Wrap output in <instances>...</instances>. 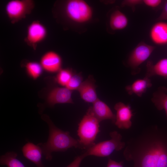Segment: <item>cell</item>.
<instances>
[{
  "mask_svg": "<svg viewBox=\"0 0 167 167\" xmlns=\"http://www.w3.org/2000/svg\"><path fill=\"white\" fill-rule=\"evenodd\" d=\"M157 131H147L126 148L124 155L134 161V167H167V142Z\"/></svg>",
  "mask_w": 167,
  "mask_h": 167,
  "instance_id": "6da1fadb",
  "label": "cell"
},
{
  "mask_svg": "<svg viewBox=\"0 0 167 167\" xmlns=\"http://www.w3.org/2000/svg\"><path fill=\"white\" fill-rule=\"evenodd\" d=\"M41 118L48 125L49 136L45 143L37 145L41 147L46 159L51 161L53 152L65 151L73 147L79 148V141L71 137L68 131L57 127L46 114L43 115Z\"/></svg>",
  "mask_w": 167,
  "mask_h": 167,
  "instance_id": "7a4b0ae2",
  "label": "cell"
},
{
  "mask_svg": "<svg viewBox=\"0 0 167 167\" xmlns=\"http://www.w3.org/2000/svg\"><path fill=\"white\" fill-rule=\"evenodd\" d=\"M99 123L89 108L78 125L77 132L79 148L87 149L95 143L100 131Z\"/></svg>",
  "mask_w": 167,
  "mask_h": 167,
  "instance_id": "3957f363",
  "label": "cell"
},
{
  "mask_svg": "<svg viewBox=\"0 0 167 167\" xmlns=\"http://www.w3.org/2000/svg\"><path fill=\"white\" fill-rule=\"evenodd\" d=\"M110 139L95 143L86 149L83 154L84 156L85 157L89 156H108L114 151L121 150L125 147V143L121 141L122 136L118 132H112L110 133Z\"/></svg>",
  "mask_w": 167,
  "mask_h": 167,
  "instance_id": "277c9868",
  "label": "cell"
},
{
  "mask_svg": "<svg viewBox=\"0 0 167 167\" xmlns=\"http://www.w3.org/2000/svg\"><path fill=\"white\" fill-rule=\"evenodd\" d=\"M66 15L71 21L77 23L83 24L89 21L92 16L91 7L83 0H70L65 6Z\"/></svg>",
  "mask_w": 167,
  "mask_h": 167,
  "instance_id": "5b68a950",
  "label": "cell"
},
{
  "mask_svg": "<svg viewBox=\"0 0 167 167\" xmlns=\"http://www.w3.org/2000/svg\"><path fill=\"white\" fill-rule=\"evenodd\" d=\"M156 47L143 41L139 42L130 54L127 63L132 70L131 74L135 75L140 71L139 66L150 56Z\"/></svg>",
  "mask_w": 167,
  "mask_h": 167,
  "instance_id": "8992f818",
  "label": "cell"
},
{
  "mask_svg": "<svg viewBox=\"0 0 167 167\" xmlns=\"http://www.w3.org/2000/svg\"><path fill=\"white\" fill-rule=\"evenodd\" d=\"M114 109L116 111L115 124L121 129H128L132 125L133 114L130 106L121 102L116 104Z\"/></svg>",
  "mask_w": 167,
  "mask_h": 167,
  "instance_id": "52a82bcc",
  "label": "cell"
},
{
  "mask_svg": "<svg viewBox=\"0 0 167 167\" xmlns=\"http://www.w3.org/2000/svg\"><path fill=\"white\" fill-rule=\"evenodd\" d=\"M95 82L93 76L90 75L83 81L77 90L81 98L85 102L93 103L98 99Z\"/></svg>",
  "mask_w": 167,
  "mask_h": 167,
  "instance_id": "ba28073f",
  "label": "cell"
},
{
  "mask_svg": "<svg viewBox=\"0 0 167 167\" xmlns=\"http://www.w3.org/2000/svg\"><path fill=\"white\" fill-rule=\"evenodd\" d=\"M90 107L94 116L100 122L105 120H110L114 124L116 115L112 112L109 106L105 102L98 99Z\"/></svg>",
  "mask_w": 167,
  "mask_h": 167,
  "instance_id": "9c48e42d",
  "label": "cell"
},
{
  "mask_svg": "<svg viewBox=\"0 0 167 167\" xmlns=\"http://www.w3.org/2000/svg\"><path fill=\"white\" fill-rule=\"evenodd\" d=\"M62 63V59L59 55L55 52L50 51L42 57L40 64L46 71L54 73L61 70Z\"/></svg>",
  "mask_w": 167,
  "mask_h": 167,
  "instance_id": "30bf717a",
  "label": "cell"
},
{
  "mask_svg": "<svg viewBox=\"0 0 167 167\" xmlns=\"http://www.w3.org/2000/svg\"><path fill=\"white\" fill-rule=\"evenodd\" d=\"M151 40L154 44L159 45L167 44V23L159 21L152 27L149 32Z\"/></svg>",
  "mask_w": 167,
  "mask_h": 167,
  "instance_id": "8fae6325",
  "label": "cell"
},
{
  "mask_svg": "<svg viewBox=\"0 0 167 167\" xmlns=\"http://www.w3.org/2000/svg\"><path fill=\"white\" fill-rule=\"evenodd\" d=\"M72 92L66 87L55 88L49 94L48 102L51 106L57 104L73 103Z\"/></svg>",
  "mask_w": 167,
  "mask_h": 167,
  "instance_id": "7c38bea8",
  "label": "cell"
},
{
  "mask_svg": "<svg viewBox=\"0 0 167 167\" xmlns=\"http://www.w3.org/2000/svg\"><path fill=\"white\" fill-rule=\"evenodd\" d=\"M22 151L24 156L37 167H45L42 162V150L37 144L28 142L22 147Z\"/></svg>",
  "mask_w": 167,
  "mask_h": 167,
  "instance_id": "4fadbf2b",
  "label": "cell"
},
{
  "mask_svg": "<svg viewBox=\"0 0 167 167\" xmlns=\"http://www.w3.org/2000/svg\"><path fill=\"white\" fill-rule=\"evenodd\" d=\"M26 1L13 0L9 1L6 6V13L11 19L16 20L24 16L27 10Z\"/></svg>",
  "mask_w": 167,
  "mask_h": 167,
  "instance_id": "5bb4252c",
  "label": "cell"
},
{
  "mask_svg": "<svg viewBox=\"0 0 167 167\" xmlns=\"http://www.w3.org/2000/svg\"><path fill=\"white\" fill-rule=\"evenodd\" d=\"M46 35V30L45 27L38 21H34L30 24L28 28L27 39L30 43L36 44L42 41Z\"/></svg>",
  "mask_w": 167,
  "mask_h": 167,
  "instance_id": "9a60e30c",
  "label": "cell"
},
{
  "mask_svg": "<svg viewBox=\"0 0 167 167\" xmlns=\"http://www.w3.org/2000/svg\"><path fill=\"white\" fill-rule=\"evenodd\" d=\"M146 66V72L145 76L150 78L157 75L167 79V58H162L155 63L148 61Z\"/></svg>",
  "mask_w": 167,
  "mask_h": 167,
  "instance_id": "2e32d148",
  "label": "cell"
},
{
  "mask_svg": "<svg viewBox=\"0 0 167 167\" xmlns=\"http://www.w3.org/2000/svg\"><path fill=\"white\" fill-rule=\"evenodd\" d=\"M152 85L150 78L145 76L143 78L136 79L131 84L126 86L125 89L129 95L134 94L140 97Z\"/></svg>",
  "mask_w": 167,
  "mask_h": 167,
  "instance_id": "e0dca14e",
  "label": "cell"
},
{
  "mask_svg": "<svg viewBox=\"0 0 167 167\" xmlns=\"http://www.w3.org/2000/svg\"><path fill=\"white\" fill-rule=\"evenodd\" d=\"M151 101L157 109L165 110L167 118V88L159 87L153 93Z\"/></svg>",
  "mask_w": 167,
  "mask_h": 167,
  "instance_id": "ac0fdd59",
  "label": "cell"
},
{
  "mask_svg": "<svg viewBox=\"0 0 167 167\" xmlns=\"http://www.w3.org/2000/svg\"><path fill=\"white\" fill-rule=\"evenodd\" d=\"M128 24L126 16L119 10L114 11L111 14L109 19L110 26L113 30H119L125 29Z\"/></svg>",
  "mask_w": 167,
  "mask_h": 167,
  "instance_id": "d6986e66",
  "label": "cell"
},
{
  "mask_svg": "<svg viewBox=\"0 0 167 167\" xmlns=\"http://www.w3.org/2000/svg\"><path fill=\"white\" fill-rule=\"evenodd\" d=\"M17 153L10 151L0 156V164L7 167H25L24 165L17 158Z\"/></svg>",
  "mask_w": 167,
  "mask_h": 167,
  "instance_id": "ffe728a7",
  "label": "cell"
},
{
  "mask_svg": "<svg viewBox=\"0 0 167 167\" xmlns=\"http://www.w3.org/2000/svg\"><path fill=\"white\" fill-rule=\"evenodd\" d=\"M26 67L28 73L33 79L37 78L42 73L43 68L41 64L37 62H29Z\"/></svg>",
  "mask_w": 167,
  "mask_h": 167,
  "instance_id": "44dd1931",
  "label": "cell"
},
{
  "mask_svg": "<svg viewBox=\"0 0 167 167\" xmlns=\"http://www.w3.org/2000/svg\"><path fill=\"white\" fill-rule=\"evenodd\" d=\"M72 71L68 69H61L57 77L58 83L61 85L66 86L73 75Z\"/></svg>",
  "mask_w": 167,
  "mask_h": 167,
  "instance_id": "7402d4cb",
  "label": "cell"
},
{
  "mask_svg": "<svg viewBox=\"0 0 167 167\" xmlns=\"http://www.w3.org/2000/svg\"><path fill=\"white\" fill-rule=\"evenodd\" d=\"M83 81V77L81 74H73L65 87L72 91L77 90Z\"/></svg>",
  "mask_w": 167,
  "mask_h": 167,
  "instance_id": "603a6c76",
  "label": "cell"
},
{
  "mask_svg": "<svg viewBox=\"0 0 167 167\" xmlns=\"http://www.w3.org/2000/svg\"><path fill=\"white\" fill-rule=\"evenodd\" d=\"M143 4V0H126L124 1L122 3L123 6H128L131 7L133 11L135 9L136 6Z\"/></svg>",
  "mask_w": 167,
  "mask_h": 167,
  "instance_id": "cb8c5ba5",
  "label": "cell"
},
{
  "mask_svg": "<svg viewBox=\"0 0 167 167\" xmlns=\"http://www.w3.org/2000/svg\"><path fill=\"white\" fill-rule=\"evenodd\" d=\"M161 0H143V4L151 8H156L159 6L162 3Z\"/></svg>",
  "mask_w": 167,
  "mask_h": 167,
  "instance_id": "d4e9b609",
  "label": "cell"
},
{
  "mask_svg": "<svg viewBox=\"0 0 167 167\" xmlns=\"http://www.w3.org/2000/svg\"><path fill=\"white\" fill-rule=\"evenodd\" d=\"M167 20V0L165 2L162 11L156 21H163Z\"/></svg>",
  "mask_w": 167,
  "mask_h": 167,
  "instance_id": "484cf974",
  "label": "cell"
},
{
  "mask_svg": "<svg viewBox=\"0 0 167 167\" xmlns=\"http://www.w3.org/2000/svg\"><path fill=\"white\" fill-rule=\"evenodd\" d=\"M85 157L83 154L77 156L73 161L66 167H79L82 160Z\"/></svg>",
  "mask_w": 167,
  "mask_h": 167,
  "instance_id": "4316f807",
  "label": "cell"
},
{
  "mask_svg": "<svg viewBox=\"0 0 167 167\" xmlns=\"http://www.w3.org/2000/svg\"><path fill=\"white\" fill-rule=\"evenodd\" d=\"M122 161L117 162L109 157L106 167H123Z\"/></svg>",
  "mask_w": 167,
  "mask_h": 167,
  "instance_id": "83f0119b",
  "label": "cell"
}]
</instances>
